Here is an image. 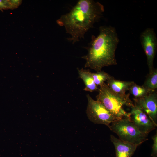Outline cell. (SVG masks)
Wrapping results in <instances>:
<instances>
[{
    "mask_svg": "<svg viewBox=\"0 0 157 157\" xmlns=\"http://www.w3.org/2000/svg\"><path fill=\"white\" fill-rule=\"evenodd\" d=\"M153 140L152 147V152L151 154L152 157H157V134L156 133L152 137Z\"/></svg>",
    "mask_w": 157,
    "mask_h": 157,
    "instance_id": "cell-15",
    "label": "cell"
},
{
    "mask_svg": "<svg viewBox=\"0 0 157 157\" xmlns=\"http://www.w3.org/2000/svg\"><path fill=\"white\" fill-rule=\"evenodd\" d=\"M108 127L126 142L139 146L147 140V135L140 132L128 117L117 120Z\"/></svg>",
    "mask_w": 157,
    "mask_h": 157,
    "instance_id": "cell-4",
    "label": "cell"
},
{
    "mask_svg": "<svg viewBox=\"0 0 157 157\" xmlns=\"http://www.w3.org/2000/svg\"><path fill=\"white\" fill-rule=\"evenodd\" d=\"M128 113L130 121L142 133L147 135L156 126L147 115L139 107L134 104Z\"/></svg>",
    "mask_w": 157,
    "mask_h": 157,
    "instance_id": "cell-7",
    "label": "cell"
},
{
    "mask_svg": "<svg viewBox=\"0 0 157 157\" xmlns=\"http://www.w3.org/2000/svg\"><path fill=\"white\" fill-rule=\"evenodd\" d=\"M142 85L150 92L155 91L157 88V69L149 73Z\"/></svg>",
    "mask_w": 157,
    "mask_h": 157,
    "instance_id": "cell-12",
    "label": "cell"
},
{
    "mask_svg": "<svg viewBox=\"0 0 157 157\" xmlns=\"http://www.w3.org/2000/svg\"><path fill=\"white\" fill-rule=\"evenodd\" d=\"M140 40L147 58L149 72L154 69V60L157 48V38L154 29L148 28L142 32Z\"/></svg>",
    "mask_w": 157,
    "mask_h": 157,
    "instance_id": "cell-6",
    "label": "cell"
},
{
    "mask_svg": "<svg viewBox=\"0 0 157 157\" xmlns=\"http://www.w3.org/2000/svg\"><path fill=\"white\" fill-rule=\"evenodd\" d=\"M130 93L134 97V98L142 97L147 94L150 92L143 85H137L135 82L129 88Z\"/></svg>",
    "mask_w": 157,
    "mask_h": 157,
    "instance_id": "cell-13",
    "label": "cell"
},
{
    "mask_svg": "<svg viewBox=\"0 0 157 157\" xmlns=\"http://www.w3.org/2000/svg\"><path fill=\"white\" fill-rule=\"evenodd\" d=\"M92 76L96 85L100 86L105 81H107L113 77L104 71H100L92 73Z\"/></svg>",
    "mask_w": 157,
    "mask_h": 157,
    "instance_id": "cell-14",
    "label": "cell"
},
{
    "mask_svg": "<svg viewBox=\"0 0 157 157\" xmlns=\"http://www.w3.org/2000/svg\"><path fill=\"white\" fill-rule=\"evenodd\" d=\"M78 71L79 77L83 81L85 85L84 90L92 92L98 90L92 76V73L89 70L82 68L78 69Z\"/></svg>",
    "mask_w": 157,
    "mask_h": 157,
    "instance_id": "cell-11",
    "label": "cell"
},
{
    "mask_svg": "<svg viewBox=\"0 0 157 157\" xmlns=\"http://www.w3.org/2000/svg\"><path fill=\"white\" fill-rule=\"evenodd\" d=\"M135 104L142 109L157 126V94L155 91L150 92L142 97L134 98Z\"/></svg>",
    "mask_w": 157,
    "mask_h": 157,
    "instance_id": "cell-8",
    "label": "cell"
},
{
    "mask_svg": "<svg viewBox=\"0 0 157 157\" xmlns=\"http://www.w3.org/2000/svg\"><path fill=\"white\" fill-rule=\"evenodd\" d=\"M107 85L113 92L117 94L123 95L134 83L133 81H123L116 80L114 78L107 81Z\"/></svg>",
    "mask_w": 157,
    "mask_h": 157,
    "instance_id": "cell-10",
    "label": "cell"
},
{
    "mask_svg": "<svg viewBox=\"0 0 157 157\" xmlns=\"http://www.w3.org/2000/svg\"><path fill=\"white\" fill-rule=\"evenodd\" d=\"M10 1L6 0H0V9H6L10 6Z\"/></svg>",
    "mask_w": 157,
    "mask_h": 157,
    "instance_id": "cell-16",
    "label": "cell"
},
{
    "mask_svg": "<svg viewBox=\"0 0 157 157\" xmlns=\"http://www.w3.org/2000/svg\"><path fill=\"white\" fill-rule=\"evenodd\" d=\"M97 101L100 102L110 113L118 119L128 117L123 108L124 106L131 108L134 104L129 98V94L121 95L111 90L104 82L100 86Z\"/></svg>",
    "mask_w": 157,
    "mask_h": 157,
    "instance_id": "cell-3",
    "label": "cell"
},
{
    "mask_svg": "<svg viewBox=\"0 0 157 157\" xmlns=\"http://www.w3.org/2000/svg\"><path fill=\"white\" fill-rule=\"evenodd\" d=\"M110 138L115 148L116 157H131L139 146L123 141L112 135Z\"/></svg>",
    "mask_w": 157,
    "mask_h": 157,
    "instance_id": "cell-9",
    "label": "cell"
},
{
    "mask_svg": "<svg viewBox=\"0 0 157 157\" xmlns=\"http://www.w3.org/2000/svg\"><path fill=\"white\" fill-rule=\"evenodd\" d=\"M88 103L86 113L92 122L103 124L108 127L113 122L119 119L108 111L100 102L94 100L88 94Z\"/></svg>",
    "mask_w": 157,
    "mask_h": 157,
    "instance_id": "cell-5",
    "label": "cell"
},
{
    "mask_svg": "<svg viewBox=\"0 0 157 157\" xmlns=\"http://www.w3.org/2000/svg\"><path fill=\"white\" fill-rule=\"evenodd\" d=\"M96 37L92 35L87 47V54L82 57L85 60V68L98 72L104 67L117 64L115 51L119 39L115 28L101 26Z\"/></svg>",
    "mask_w": 157,
    "mask_h": 157,
    "instance_id": "cell-2",
    "label": "cell"
},
{
    "mask_svg": "<svg viewBox=\"0 0 157 157\" xmlns=\"http://www.w3.org/2000/svg\"><path fill=\"white\" fill-rule=\"evenodd\" d=\"M104 6L92 0H80L68 13L62 15L57 22L64 26L71 37L67 40L74 44L84 38L85 34L102 17Z\"/></svg>",
    "mask_w": 157,
    "mask_h": 157,
    "instance_id": "cell-1",
    "label": "cell"
}]
</instances>
